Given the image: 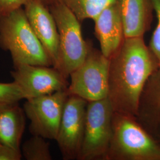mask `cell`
Wrapping results in <instances>:
<instances>
[{
  "label": "cell",
  "instance_id": "obj_11",
  "mask_svg": "<svg viewBox=\"0 0 160 160\" xmlns=\"http://www.w3.org/2000/svg\"><path fill=\"white\" fill-rule=\"evenodd\" d=\"M93 20L100 51L109 59L119 50L125 38L118 0L106 7Z\"/></svg>",
  "mask_w": 160,
  "mask_h": 160
},
{
  "label": "cell",
  "instance_id": "obj_2",
  "mask_svg": "<svg viewBox=\"0 0 160 160\" xmlns=\"http://www.w3.org/2000/svg\"><path fill=\"white\" fill-rule=\"evenodd\" d=\"M0 48L10 53L13 66L19 64L52 66L23 7L0 17Z\"/></svg>",
  "mask_w": 160,
  "mask_h": 160
},
{
  "label": "cell",
  "instance_id": "obj_13",
  "mask_svg": "<svg viewBox=\"0 0 160 160\" xmlns=\"http://www.w3.org/2000/svg\"><path fill=\"white\" fill-rule=\"evenodd\" d=\"M125 38L143 37L149 29L153 7L151 0H118Z\"/></svg>",
  "mask_w": 160,
  "mask_h": 160
},
{
  "label": "cell",
  "instance_id": "obj_17",
  "mask_svg": "<svg viewBox=\"0 0 160 160\" xmlns=\"http://www.w3.org/2000/svg\"><path fill=\"white\" fill-rule=\"evenodd\" d=\"M23 99H25L23 92L14 81L0 82V104L18 103Z\"/></svg>",
  "mask_w": 160,
  "mask_h": 160
},
{
  "label": "cell",
  "instance_id": "obj_3",
  "mask_svg": "<svg viewBox=\"0 0 160 160\" xmlns=\"http://www.w3.org/2000/svg\"><path fill=\"white\" fill-rule=\"evenodd\" d=\"M106 160H160V145L135 118L114 112Z\"/></svg>",
  "mask_w": 160,
  "mask_h": 160
},
{
  "label": "cell",
  "instance_id": "obj_1",
  "mask_svg": "<svg viewBox=\"0 0 160 160\" xmlns=\"http://www.w3.org/2000/svg\"><path fill=\"white\" fill-rule=\"evenodd\" d=\"M109 59L108 96L114 112L134 118L149 77L159 68L143 37L125 38Z\"/></svg>",
  "mask_w": 160,
  "mask_h": 160
},
{
  "label": "cell",
  "instance_id": "obj_16",
  "mask_svg": "<svg viewBox=\"0 0 160 160\" xmlns=\"http://www.w3.org/2000/svg\"><path fill=\"white\" fill-rule=\"evenodd\" d=\"M21 152L27 160H51L49 143L46 139L38 135H33L22 145Z\"/></svg>",
  "mask_w": 160,
  "mask_h": 160
},
{
  "label": "cell",
  "instance_id": "obj_8",
  "mask_svg": "<svg viewBox=\"0 0 160 160\" xmlns=\"http://www.w3.org/2000/svg\"><path fill=\"white\" fill-rule=\"evenodd\" d=\"M88 102L69 95L56 141L64 160H77L84 136Z\"/></svg>",
  "mask_w": 160,
  "mask_h": 160
},
{
  "label": "cell",
  "instance_id": "obj_15",
  "mask_svg": "<svg viewBox=\"0 0 160 160\" xmlns=\"http://www.w3.org/2000/svg\"><path fill=\"white\" fill-rule=\"evenodd\" d=\"M47 7L61 3L68 7L80 22L86 19L94 20L103 9L116 0H41Z\"/></svg>",
  "mask_w": 160,
  "mask_h": 160
},
{
  "label": "cell",
  "instance_id": "obj_20",
  "mask_svg": "<svg viewBox=\"0 0 160 160\" xmlns=\"http://www.w3.org/2000/svg\"><path fill=\"white\" fill-rule=\"evenodd\" d=\"M22 157L21 150L0 142V160H20Z\"/></svg>",
  "mask_w": 160,
  "mask_h": 160
},
{
  "label": "cell",
  "instance_id": "obj_9",
  "mask_svg": "<svg viewBox=\"0 0 160 160\" xmlns=\"http://www.w3.org/2000/svg\"><path fill=\"white\" fill-rule=\"evenodd\" d=\"M13 67V81L20 88L25 100L66 90L68 87V79L52 66L19 64Z\"/></svg>",
  "mask_w": 160,
  "mask_h": 160
},
{
  "label": "cell",
  "instance_id": "obj_7",
  "mask_svg": "<svg viewBox=\"0 0 160 160\" xmlns=\"http://www.w3.org/2000/svg\"><path fill=\"white\" fill-rule=\"evenodd\" d=\"M69 95L66 90L26 100L23 109L32 135L56 140Z\"/></svg>",
  "mask_w": 160,
  "mask_h": 160
},
{
  "label": "cell",
  "instance_id": "obj_6",
  "mask_svg": "<svg viewBox=\"0 0 160 160\" xmlns=\"http://www.w3.org/2000/svg\"><path fill=\"white\" fill-rule=\"evenodd\" d=\"M109 59L88 45L84 61L70 74L69 95L88 102L108 98Z\"/></svg>",
  "mask_w": 160,
  "mask_h": 160
},
{
  "label": "cell",
  "instance_id": "obj_5",
  "mask_svg": "<svg viewBox=\"0 0 160 160\" xmlns=\"http://www.w3.org/2000/svg\"><path fill=\"white\" fill-rule=\"evenodd\" d=\"M113 113L108 98L88 102L84 136L77 160H106Z\"/></svg>",
  "mask_w": 160,
  "mask_h": 160
},
{
  "label": "cell",
  "instance_id": "obj_14",
  "mask_svg": "<svg viewBox=\"0 0 160 160\" xmlns=\"http://www.w3.org/2000/svg\"><path fill=\"white\" fill-rule=\"evenodd\" d=\"M26 114L18 103L0 104V142L20 150Z\"/></svg>",
  "mask_w": 160,
  "mask_h": 160
},
{
  "label": "cell",
  "instance_id": "obj_10",
  "mask_svg": "<svg viewBox=\"0 0 160 160\" xmlns=\"http://www.w3.org/2000/svg\"><path fill=\"white\" fill-rule=\"evenodd\" d=\"M24 10L34 33L40 40L52 66L58 69L59 41L57 24L49 8L41 0H28Z\"/></svg>",
  "mask_w": 160,
  "mask_h": 160
},
{
  "label": "cell",
  "instance_id": "obj_19",
  "mask_svg": "<svg viewBox=\"0 0 160 160\" xmlns=\"http://www.w3.org/2000/svg\"><path fill=\"white\" fill-rule=\"evenodd\" d=\"M28 0H0V17L6 16L22 7Z\"/></svg>",
  "mask_w": 160,
  "mask_h": 160
},
{
  "label": "cell",
  "instance_id": "obj_4",
  "mask_svg": "<svg viewBox=\"0 0 160 160\" xmlns=\"http://www.w3.org/2000/svg\"><path fill=\"white\" fill-rule=\"evenodd\" d=\"M57 24L59 41L58 69L66 78L84 61L88 45L84 40L80 22L68 7L61 3L48 7Z\"/></svg>",
  "mask_w": 160,
  "mask_h": 160
},
{
  "label": "cell",
  "instance_id": "obj_12",
  "mask_svg": "<svg viewBox=\"0 0 160 160\" xmlns=\"http://www.w3.org/2000/svg\"><path fill=\"white\" fill-rule=\"evenodd\" d=\"M135 119L157 142L160 140V68L143 87Z\"/></svg>",
  "mask_w": 160,
  "mask_h": 160
},
{
  "label": "cell",
  "instance_id": "obj_18",
  "mask_svg": "<svg viewBox=\"0 0 160 160\" xmlns=\"http://www.w3.org/2000/svg\"><path fill=\"white\" fill-rule=\"evenodd\" d=\"M153 9L156 12L158 22L152 34L149 44V49L154 54L160 68V0H151Z\"/></svg>",
  "mask_w": 160,
  "mask_h": 160
}]
</instances>
